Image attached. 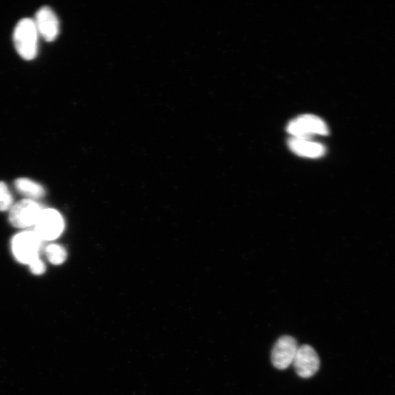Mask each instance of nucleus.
<instances>
[{
    "label": "nucleus",
    "instance_id": "f257e3e1",
    "mask_svg": "<svg viewBox=\"0 0 395 395\" xmlns=\"http://www.w3.org/2000/svg\"><path fill=\"white\" fill-rule=\"evenodd\" d=\"M39 34L35 22L24 19L16 25L13 33L15 48L25 60H31L38 54Z\"/></svg>",
    "mask_w": 395,
    "mask_h": 395
},
{
    "label": "nucleus",
    "instance_id": "f03ea898",
    "mask_svg": "<svg viewBox=\"0 0 395 395\" xmlns=\"http://www.w3.org/2000/svg\"><path fill=\"white\" fill-rule=\"evenodd\" d=\"M43 243L35 231H25L13 238L12 251L17 261L29 265L40 257Z\"/></svg>",
    "mask_w": 395,
    "mask_h": 395
},
{
    "label": "nucleus",
    "instance_id": "7ed1b4c3",
    "mask_svg": "<svg viewBox=\"0 0 395 395\" xmlns=\"http://www.w3.org/2000/svg\"><path fill=\"white\" fill-rule=\"evenodd\" d=\"M287 131L293 138L300 140H311L316 135L329 134V128L323 120L312 114L302 115L292 120L287 126Z\"/></svg>",
    "mask_w": 395,
    "mask_h": 395
},
{
    "label": "nucleus",
    "instance_id": "20e7f679",
    "mask_svg": "<svg viewBox=\"0 0 395 395\" xmlns=\"http://www.w3.org/2000/svg\"><path fill=\"white\" fill-rule=\"evenodd\" d=\"M43 210L35 201L25 199L13 205L10 210L9 220L16 228L34 227Z\"/></svg>",
    "mask_w": 395,
    "mask_h": 395
},
{
    "label": "nucleus",
    "instance_id": "39448f33",
    "mask_svg": "<svg viewBox=\"0 0 395 395\" xmlns=\"http://www.w3.org/2000/svg\"><path fill=\"white\" fill-rule=\"evenodd\" d=\"M34 227V231L43 241H49L57 239L62 233L64 220L58 211L43 209Z\"/></svg>",
    "mask_w": 395,
    "mask_h": 395
},
{
    "label": "nucleus",
    "instance_id": "423d86ee",
    "mask_svg": "<svg viewBox=\"0 0 395 395\" xmlns=\"http://www.w3.org/2000/svg\"><path fill=\"white\" fill-rule=\"evenodd\" d=\"M299 347L294 337L283 336L278 340L272 351V363L279 370L287 369L293 364Z\"/></svg>",
    "mask_w": 395,
    "mask_h": 395
},
{
    "label": "nucleus",
    "instance_id": "0eeeda50",
    "mask_svg": "<svg viewBox=\"0 0 395 395\" xmlns=\"http://www.w3.org/2000/svg\"><path fill=\"white\" fill-rule=\"evenodd\" d=\"M297 375L303 379L314 376L320 368V359L313 347L303 345L299 347L293 362Z\"/></svg>",
    "mask_w": 395,
    "mask_h": 395
},
{
    "label": "nucleus",
    "instance_id": "6e6552de",
    "mask_svg": "<svg viewBox=\"0 0 395 395\" xmlns=\"http://www.w3.org/2000/svg\"><path fill=\"white\" fill-rule=\"evenodd\" d=\"M34 22H35L39 36L46 41H53L58 36L59 20L55 12L49 7L41 8L37 12Z\"/></svg>",
    "mask_w": 395,
    "mask_h": 395
},
{
    "label": "nucleus",
    "instance_id": "1a4fd4ad",
    "mask_svg": "<svg viewBox=\"0 0 395 395\" xmlns=\"http://www.w3.org/2000/svg\"><path fill=\"white\" fill-rule=\"evenodd\" d=\"M290 150L300 156L317 159L322 157L326 152L325 147L320 143L312 142L311 140H300L293 138L288 141Z\"/></svg>",
    "mask_w": 395,
    "mask_h": 395
},
{
    "label": "nucleus",
    "instance_id": "9d476101",
    "mask_svg": "<svg viewBox=\"0 0 395 395\" xmlns=\"http://www.w3.org/2000/svg\"><path fill=\"white\" fill-rule=\"evenodd\" d=\"M15 187L17 191L30 200L41 199L46 194L42 185L27 178L16 180Z\"/></svg>",
    "mask_w": 395,
    "mask_h": 395
},
{
    "label": "nucleus",
    "instance_id": "9b49d317",
    "mask_svg": "<svg viewBox=\"0 0 395 395\" xmlns=\"http://www.w3.org/2000/svg\"><path fill=\"white\" fill-rule=\"evenodd\" d=\"M48 261L53 265H59L65 262L67 259V252L59 245H49L45 248Z\"/></svg>",
    "mask_w": 395,
    "mask_h": 395
},
{
    "label": "nucleus",
    "instance_id": "f8f14e48",
    "mask_svg": "<svg viewBox=\"0 0 395 395\" xmlns=\"http://www.w3.org/2000/svg\"><path fill=\"white\" fill-rule=\"evenodd\" d=\"M13 205V198L8 187L0 182V211L10 210Z\"/></svg>",
    "mask_w": 395,
    "mask_h": 395
},
{
    "label": "nucleus",
    "instance_id": "ddd939ff",
    "mask_svg": "<svg viewBox=\"0 0 395 395\" xmlns=\"http://www.w3.org/2000/svg\"><path fill=\"white\" fill-rule=\"evenodd\" d=\"M29 266L31 272L34 274H36V276H41V274H43L46 269L45 264L40 260V257L32 261Z\"/></svg>",
    "mask_w": 395,
    "mask_h": 395
}]
</instances>
